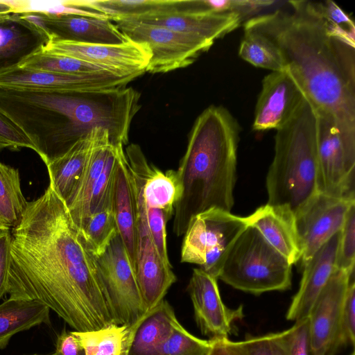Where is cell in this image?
Here are the masks:
<instances>
[{
    "mask_svg": "<svg viewBox=\"0 0 355 355\" xmlns=\"http://www.w3.org/2000/svg\"><path fill=\"white\" fill-rule=\"evenodd\" d=\"M139 75L118 76L110 72L64 74L16 67L0 73V87L47 91H99L127 87Z\"/></svg>",
    "mask_w": 355,
    "mask_h": 355,
    "instance_id": "13",
    "label": "cell"
},
{
    "mask_svg": "<svg viewBox=\"0 0 355 355\" xmlns=\"http://www.w3.org/2000/svg\"><path fill=\"white\" fill-rule=\"evenodd\" d=\"M211 348L209 355H245L238 342L228 338L211 340Z\"/></svg>",
    "mask_w": 355,
    "mask_h": 355,
    "instance_id": "44",
    "label": "cell"
},
{
    "mask_svg": "<svg viewBox=\"0 0 355 355\" xmlns=\"http://www.w3.org/2000/svg\"><path fill=\"white\" fill-rule=\"evenodd\" d=\"M130 40L146 44L151 58L146 72L166 73L191 64L213 42L135 19L113 21Z\"/></svg>",
    "mask_w": 355,
    "mask_h": 355,
    "instance_id": "8",
    "label": "cell"
},
{
    "mask_svg": "<svg viewBox=\"0 0 355 355\" xmlns=\"http://www.w3.org/2000/svg\"><path fill=\"white\" fill-rule=\"evenodd\" d=\"M177 321L173 308L164 299L128 327L121 355H162Z\"/></svg>",
    "mask_w": 355,
    "mask_h": 355,
    "instance_id": "21",
    "label": "cell"
},
{
    "mask_svg": "<svg viewBox=\"0 0 355 355\" xmlns=\"http://www.w3.org/2000/svg\"><path fill=\"white\" fill-rule=\"evenodd\" d=\"M144 23L166 27L177 32L214 42L237 28L242 17L232 14H191L171 12L144 17Z\"/></svg>",
    "mask_w": 355,
    "mask_h": 355,
    "instance_id": "23",
    "label": "cell"
},
{
    "mask_svg": "<svg viewBox=\"0 0 355 355\" xmlns=\"http://www.w3.org/2000/svg\"><path fill=\"white\" fill-rule=\"evenodd\" d=\"M349 355H355L354 350H353V351L352 352V353H351Z\"/></svg>",
    "mask_w": 355,
    "mask_h": 355,
    "instance_id": "46",
    "label": "cell"
},
{
    "mask_svg": "<svg viewBox=\"0 0 355 355\" xmlns=\"http://www.w3.org/2000/svg\"><path fill=\"white\" fill-rule=\"evenodd\" d=\"M50 309L34 300L10 298L0 304V349L16 334L42 324L49 325Z\"/></svg>",
    "mask_w": 355,
    "mask_h": 355,
    "instance_id": "27",
    "label": "cell"
},
{
    "mask_svg": "<svg viewBox=\"0 0 355 355\" xmlns=\"http://www.w3.org/2000/svg\"><path fill=\"white\" fill-rule=\"evenodd\" d=\"M11 243V231H0V300L7 293Z\"/></svg>",
    "mask_w": 355,
    "mask_h": 355,
    "instance_id": "42",
    "label": "cell"
},
{
    "mask_svg": "<svg viewBox=\"0 0 355 355\" xmlns=\"http://www.w3.org/2000/svg\"><path fill=\"white\" fill-rule=\"evenodd\" d=\"M340 234V231L302 265L299 289L286 314L288 320L296 322L308 318L314 302L336 269Z\"/></svg>",
    "mask_w": 355,
    "mask_h": 355,
    "instance_id": "18",
    "label": "cell"
},
{
    "mask_svg": "<svg viewBox=\"0 0 355 355\" xmlns=\"http://www.w3.org/2000/svg\"><path fill=\"white\" fill-rule=\"evenodd\" d=\"M93 139V130L65 154L46 166L49 181L66 203L77 189L84 174Z\"/></svg>",
    "mask_w": 355,
    "mask_h": 355,
    "instance_id": "25",
    "label": "cell"
},
{
    "mask_svg": "<svg viewBox=\"0 0 355 355\" xmlns=\"http://www.w3.org/2000/svg\"><path fill=\"white\" fill-rule=\"evenodd\" d=\"M354 271L336 269L308 315L311 347L315 355H336L341 348L340 316L345 293Z\"/></svg>",
    "mask_w": 355,
    "mask_h": 355,
    "instance_id": "12",
    "label": "cell"
},
{
    "mask_svg": "<svg viewBox=\"0 0 355 355\" xmlns=\"http://www.w3.org/2000/svg\"><path fill=\"white\" fill-rule=\"evenodd\" d=\"M178 2L175 0L68 1L72 8L103 14L112 21L177 12Z\"/></svg>",
    "mask_w": 355,
    "mask_h": 355,
    "instance_id": "26",
    "label": "cell"
},
{
    "mask_svg": "<svg viewBox=\"0 0 355 355\" xmlns=\"http://www.w3.org/2000/svg\"><path fill=\"white\" fill-rule=\"evenodd\" d=\"M21 15L40 28L47 36L49 41L121 44L128 40L111 19L101 13Z\"/></svg>",
    "mask_w": 355,
    "mask_h": 355,
    "instance_id": "14",
    "label": "cell"
},
{
    "mask_svg": "<svg viewBox=\"0 0 355 355\" xmlns=\"http://www.w3.org/2000/svg\"><path fill=\"white\" fill-rule=\"evenodd\" d=\"M94 256L102 254L118 234L111 198L78 230Z\"/></svg>",
    "mask_w": 355,
    "mask_h": 355,
    "instance_id": "30",
    "label": "cell"
},
{
    "mask_svg": "<svg viewBox=\"0 0 355 355\" xmlns=\"http://www.w3.org/2000/svg\"><path fill=\"white\" fill-rule=\"evenodd\" d=\"M288 355H315L311 347L308 318L288 329Z\"/></svg>",
    "mask_w": 355,
    "mask_h": 355,
    "instance_id": "41",
    "label": "cell"
},
{
    "mask_svg": "<svg viewBox=\"0 0 355 355\" xmlns=\"http://www.w3.org/2000/svg\"><path fill=\"white\" fill-rule=\"evenodd\" d=\"M33 355H38V354H33Z\"/></svg>",
    "mask_w": 355,
    "mask_h": 355,
    "instance_id": "47",
    "label": "cell"
},
{
    "mask_svg": "<svg viewBox=\"0 0 355 355\" xmlns=\"http://www.w3.org/2000/svg\"><path fill=\"white\" fill-rule=\"evenodd\" d=\"M12 9V13H42L50 15L83 14L89 12L74 8L67 1L1 0Z\"/></svg>",
    "mask_w": 355,
    "mask_h": 355,
    "instance_id": "37",
    "label": "cell"
},
{
    "mask_svg": "<svg viewBox=\"0 0 355 355\" xmlns=\"http://www.w3.org/2000/svg\"><path fill=\"white\" fill-rule=\"evenodd\" d=\"M128 327L112 324L91 331H74L86 355H121Z\"/></svg>",
    "mask_w": 355,
    "mask_h": 355,
    "instance_id": "33",
    "label": "cell"
},
{
    "mask_svg": "<svg viewBox=\"0 0 355 355\" xmlns=\"http://www.w3.org/2000/svg\"><path fill=\"white\" fill-rule=\"evenodd\" d=\"M316 115L319 192L355 199L354 171L347 165L334 122L327 116Z\"/></svg>",
    "mask_w": 355,
    "mask_h": 355,
    "instance_id": "16",
    "label": "cell"
},
{
    "mask_svg": "<svg viewBox=\"0 0 355 355\" xmlns=\"http://www.w3.org/2000/svg\"><path fill=\"white\" fill-rule=\"evenodd\" d=\"M217 280L200 268H194L187 286L196 323L209 340L228 338L234 322L244 317L243 306L230 309L223 303Z\"/></svg>",
    "mask_w": 355,
    "mask_h": 355,
    "instance_id": "15",
    "label": "cell"
},
{
    "mask_svg": "<svg viewBox=\"0 0 355 355\" xmlns=\"http://www.w3.org/2000/svg\"><path fill=\"white\" fill-rule=\"evenodd\" d=\"M11 237L9 297L44 304L76 331L115 324L95 257L51 181L40 197L28 202Z\"/></svg>",
    "mask_w": 355,
    "mask_h": 355,
    "instance_id": "1",
    "label": "cell"
},
{
    "mask_svg": "<svg viewBox=\"0 0 355 355\" xmlns=\"http://www.w3.org/2000/svg\"><path fill=\"white\" fill-rule=\"evenodd\" d=\"M317 115L305 97L291 119L276 130L275 154L266 186L267 204L295 214L319 192Z\"/></svg>",
    "mask_w": 355,
    "mask_h": 355,
    "instance_id": "4",
    "label": "cell"
},
{
    "mask_svg": "<svg viewBox=\"0 0 355 355\" xmlns=\"http://www.w3.org/2000/svg\"><path fill=\"white\" fill-rule=\"evenodd\" d=\"M292 265L253 227L233 244L218 279L241 291L260 295L291 287Z\"/></svg>",
    "mask_w": 355,
    "mask_h": 355,
    "instance_id": "5",
    "label": "cell"
},
{
    "mask_svg": "<svg viewBox=\"0 0 355 355\" xmlns=\"http://www.w3.org/2000/svg\"><path fill=\"white\" fill-rule=\"evenodd\" d=\"M52 355H86V352L74 331H63L58 336Z\"/></svg>",
    "mask_w": 355,
    "mask_h": 355,
    "instance_id": "43",
    "label": "cell"
},
{
    "mask_svg": "<svg viewBox=\"0 0 355 355\" xmlns=\"http://www.w3.org/2000/svg\"><path fill=\"white\" fill-rule=\"evenodd\" d=\"M137 211L135 273L146 310L164 300L176 282L171 263L164 261L151 236L139 185L132 179Z\"/></svg>",
    "mask_w": 355,
    "mask_h": 355,
    "instance_id": "9",
    "label": "cell"
},
{
    "mask_svg": "<svg viewBox=\"0 0 355 355\" xmlns=\"http://www.w3.org/2000/svg\"><path fill=\"white\" fill-rule=\"evenodd\" d=\"M288 329L262 336L246 335L239 341L245 355H288Z\"/></svg>",
    "mask_w": 355,
    "mask_h": 355,
    "instance_id": "35",
    "label": "cell"
},
{
    "mask_svg": "<svg viewBox=\"0 0 355 355\" xmlns=\"http://www.w3.org/2000/svg\"><path fill=\"white\" fill-rule=\"evenodd\" d=\"M355 205L347 212L340 230L336 268L349 272L354 271Z\"/></svg>",
    "mask_w": 355,
    "mask_h": 355,
    "instance_id": "36",
    "label": "cell"
},
{
    "mask_svg": "<svg viewBox=\"0 0 355 355\" xmlns=\"http://www.w3.org/2000/svg\"><path fill=\"white\" fill-rule=\"evenodd\" d=\"M22 148L36 151L34 144L24 132L0 112V150H17Z\"/></svg>",
    "mask_w": 355,
    "mask_h": 355,
    "instance_id": "40",
    "label": "cell"
},
{
    "mask_svg": "<svg viewBox=\"0 0 355 355\" xmlns=\"http://www.w3.org/2000/svg\"><path fill=\"white\" fill-rule=\"evenodd\" d=\"M28 202L18 169L0 162V231H10L18 225Z\"/></svg>",
    "mask_w": 355,
    "mask_h": 355,
    "instance_id": "28",
    "label": "cell"
},
{
    "mask_svg": "<svg viewBox=\"0 0 355 355\" xmlns=\"http://www.w3.org/2000/svg\"><path fill=\"white\" fill-rule=\"evenodd\" d=\"M270 0H186L178 1L177 12L191 14L239 15L243 20L255 16L260 10L270 6Z\"/></svg>",
    "mask_w": 355,
    "mask_h": 355,
    "instance_id": "29",
    "label": "cell"
},
{
    "mask_svg": "<svg viewBox=\"0 0 355 355\" xmlns=\"http://www.w3.org/2000/svg\"><path fill=\"white\" fill-rule=\"evenodd\" d=\"M95 259L103 295L114 323L130 326L147 310L135 270L119 233Z\"/></svg>",
    "mask_w": 355,
    "mask_h": 355,
    "instance_id": "7",
    "label": "cell"
},
{
    "mask_svg": "<svg viewBox=\"0 0 355 355\" xmlns=\"http://www.w3.org/2000/svg\"><path fill=\"white\" fill-rule=\"evenodd\" d=\"M317 4L334 34L355 44V25L352 19L332 1Z\"/></svg>",
    "mask_w": 355,
    "mask_h": 355,
    "instance_id": "38",
    "label": "cell"
},
{
    "mask_svg": "<svg viewBox=\"0 0 355 355\" xmlns=\"http://www.w3.org/2000/svg\"><path fill=\"white\" fill-rule=\"evenodd\" d=\"M43 52L68 56L101 67L119 76L146 72L151 58L148 46L128 39L121 44H87L49 40Z\"/></svg>",
    "mask_w": 355,
    "mask_h": 355,
    "instance_id": "10",
    "label": "cell"
},
{
    "mask_svg": "<svg viewBox=\"0 0 355 355\" xmlns=\"http://www.w3.org/2000/svg\"><path fill=\"white\" fill-rule=\"evenodd\" d=\"M112 205L118 233L135 270L137 211L132 177L124 150L119 154L115 167Z\"/></svg>",
    "mask_w": 355,
    "mask_h": 355,
    "instance_id": "22",
    "label": "cell"
},
{
    "mask_svg": "<svg viewBox=\"0 0 355 355\" xmlns=\"http://www.w3.org/2000/svg\"><path fill=\"white\" fill-rule=\"evenodd\" d=\"M265 240L291 264L302 257L294 212L283 205L266 204L246 217Z\"/></svg>",
    "mask_w": 355,
    "mask_h": 355,
    "instance_id": "19",
    "label": "cell"
},
{
    "mask_svg": "<svg viewBox=\"0 0 355 355\" xmlns=\"http://www.w3.org/2000/svg\"><path fill=\"white\" fill-rule=\"evenodd\" d=\"M304 98L302 90L288 71H272L262 80L252 129L279 130L291 119Z\"/></svg>",
    "mask_w": 355,
    "mask_h": 355,
    "instance_id": "17",
    "label": "cell"
},
{
    "mask_svg": "<svg viewBox=\"0 0 355 355\" xmlns=\"http://www.w3.org/2000/svg\"><path fill=\"white\" fill-rule=\"evenodd\" d=\"M239 55L254 67L271 71H286L277 47L259 33L244 28V35L239 49Z\"/></svg>",
    "mask_w": 355,
    "mask_h": 355,
    "instance_id": "31",
    "label": "cell"
},
{
    "mask_svg": "<svg viewBox=\"0 0 355 355\" xmlns=\"http://www.w3.org/2000/svg\"><path fill=\"white\" fill-rule=\"evenodd\" d=\"M355 199L318 192L295 214L302 265L339 232Z\"/></svg>",
    "mask_w": 355,
    "mask_h": 355,
    "instance_id": "11",
    "label": "cell"
},
{
    "mask_svg": "<svg viewBox=\"0 0 355 355\" xmlns=\"http://www.w3.org/2000/svg\"><path fill=\"white\" fill-rule=\"evenodd\" d=\"M48 42L45 33L21 14L0 15V73L19 66Z\"/></svg>",
    "mask_w": 355,
    "mask_h": 355,
    "instance_id": "20",
    "label": "cell"
},
{
    "mask_svg": "<svg viewBox=\"0 0 355 355\" xmlns=\"http://www.w3.org/2000/svg\"><path fill=\"white\" fill-rule=\"evenodd\" d=\"M341 347L354 346L355 342V281L348 285L343 301L340 325Z\"/></svg>",
    "mask_w": 355,
    "mask_h": 355,
    "instance_id": "39",
    "label": "cell"
},
{
    "mask_svg": "<svg viewBox=\"0 0 355 355\" xmlns=\"http://www.w3.org/2000/svg\"><path fill=\"white\" fill-rule=\"evenodd\" d=\"M18 67L25 69L64 74H84L102 71L110 72L101 67L81 60L68 56L50 54L42 51L26 58Z\"/></svg>",
    "mask_w": 355,
    "mask_h": 355,
    "instance_id": "32",
    "label": "cell"
},
{
    "mask_svg": "<svg viewBox=\"0 0 355 355\" xmlns=\"http://www.w3.org/2000/svg\"><path fill=\"white\" fill-rule=\"evenodd\" d=\"M211 348V340H202L193 336L178 320L163 345L161 354L209 355Z\"/></svg>",
    "mask_w": 355,
    "mask_h": 355,
    "instance_id": "34",
    "label": "cell"
},
{
    "mask_svg": "<svg viewBox=\"0 0 355 355\" xmlns=\"http://www.w3.org/2000/svg\"><path fill=\"white\" fill-rule=\"evenodd\" d=\"M240 126L223 106L210 105L196 119L176 171L181 187L173 231L184 234L191 219L211 209L231 211L236 180Z\"/></svg>",
    "mask_w": 355,
    "mask_h": 355,
    "instance_id": "3",
    "label": "cell"
},
{
    "mask_svg": "<svg viewBox=\"0 0 355 355\" xmlns=\"http://www.w3.org/2000/svg\"><path fill=\"white\" fill-rule=\"evenodd\" d=\"M291 10L255 15L243 27L278 49L315 112L334 122L347 165L355 168V44L333 33L317 2L289 1Z\"/></svg>",
    "mask_w": 355,
    "mask_h": 355,
    "instance_id": "2",
    "label": "cell"
},
{
    "mask_svg": "<svg viewBox=\"0 0 355 355\" xmlns=\"http://www.w3.org/2000/svg\"><path fill=\"white\" fill-rule=\"evenodd\" d=\"M248 226L246 217L220 209L195 216L184 234L181 262L196 264L218 279L226 256Z\"/></svg>",
    "mask_w": 355,
    "mask_h": 355,
    "instance_id": "6",
    "label": "cell"
},
{
    "mask_svg": "<svg viewBox=\"0 0 355 355\" xmlns=\"http://www.w3.org/2000/svg\"><path fill=\"white\" fill-rule=\"evenodd\" d=\"M114 146L106 130L101 128L93 130L92 145L84 174L75 192L65 203L78 230L87 217L93 189Z\"/></svg>",
    "mask_w": 355,
    "mask_h": 355,
    "instance_id": "24",
    "label": "cell"
},
{
    "mask_svg": "<svg viewBox=\"0 0 355 355\" xmlns=\"http://www.w3.org/2000/svg\"><path fill=\"white\" fill-rule=\"evenodd\" d=\"M9 13H12L11 8L8 5L2 2L1 0H0V15H6Z\"/></svg>",
    "mask_w": 355,
    "mask_h": 355,
    "instance_id": "45",
    "label": "cell"
}]
</instances>
